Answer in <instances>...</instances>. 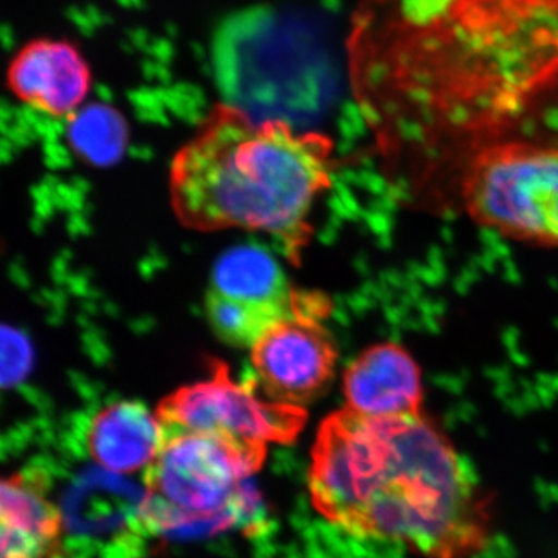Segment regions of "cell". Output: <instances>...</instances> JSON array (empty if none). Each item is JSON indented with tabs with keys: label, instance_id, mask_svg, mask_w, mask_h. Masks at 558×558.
<instances>
[{
	"label": "cell",
	"instance_id": "obj_1",
	"mask_svg": "<svg viewBox=\"0 0 558 558\" xmlns=\"http://www.w3.org/2000/svg\"><path fill=\"white\" fill-rule=\"evenodd\" d=\"M310 488L314 508L348 534L425 558L473 557L490 535L488 498L424 413L332 414L312 451Z\"/></svg>",
	"mask_w": 558,
	"mask_h": 558
},
{
	"label": "cell",
	"instance_id": "obj_2",
	"mask_svg": "<svg viewBox=\"0 0 558 558\" xmlns=\"http://www.w3.org/2000/svg\"><path fill=\"white\" fill-rule=\"evenodd\" d=\"M329 172L330 143L323 135L293 131L284 121L253 123L240 110L220 108L175 157L172 201L193 229L263 231L296 260Z\"/></svg>",
	"mask_w": 558,
	"mask_h": 558
},
{
	"label": "cell",
	"instance_id": "obj_3",
	"mask_svg": "<svg viewBox=\"0 0 558 558\" xmlns=\"http://www.w3.org/2000/svg\"><path fill=\"white\" fill-rule=\"evenodd\" d=\"M266 454L267 447L215 435L165 436L159 457L145 470L154 535L199 537L248 524L259 506L248 480Z\"/></svg>",
	"mask_w": 558,
	"mask_h": 558
},
{
	"label": "cell",
	"instance_id": "obj_4",
	"mask_svg": "<svg viewBox=\"0 0 558 558\" xmlns=\"http://www.w3.org/2000/svg\"><path fill=\"white\" fill-rule=\"evenodd\" d=\"M459 197L484 229L558 247V146L502 138L483 143L461 165Z\"/></svg>",
	"mask_w": 558,
	"mask_h": 558
},
{
	"label": "cell",
	"instance_id": "obj_5",
	"mask_svg": "<svg viewBox=\"0 0 558 558\" xmlns=\"http://www.w3.org/2000/svg\"><path fill=\"white\" fill-rule=\"evenodd\" d=\"M260 391L255 380H233L219 365L209 379L165 400L157 416L165 436L201 433L260 447L292 442L306 424V413Z\"/></svg>",
	"mask_w": 558,
	"mask_h": 558
},
{
	"label": "cell",
	"instance_id": "obj_6",
	"mask_svg": "<svg viewBox=\"0 0 558 558\" xmlns=\"http://www.w3.org/2000/svg\"><path fill=\"white\" fill-rule=\"evenodd\" d=\"M146 508L145 486L98 465L83 470L60 505L65 546L89 549L100 558H140L156 537Z\"/></svg>",
	"mask_w": 558,
	"mask_h": 558
},
{
	"label": "cell",
	"instance_id": "obj_7",
	"mask_svg": "<svg viewBox=\"0 0 558 558\" xmlns=\"http://www.w3.org/2000/svg\"><path fill=\"white\" fill-rule=\"evenodd\" d=\"M326 312L325 300L295 293L289 314L252 348L256 384L267 398L300 407L329 384L336 349L322 325Z\"/></svg>",
	"mask_w": 558,
	"mask_h": 558
},
{
	"label": "cell",
	"instance_id": "obj_8",
	"mask_svg": "<svg viewBox=\"0 0 558 558\" xmlns=\"http://www.w3.org/2000/svg\"><path fill=\"white\" fill-rule=\"evenodd\" d=\"M13 97L46 116L62 119L83 108L90 92L86 58L64 39L28 40L11 58L5 73Z\"/></svg>",
	"mask_w": 558,
	"mask_h": 558
},
{
	"label": "cell",
	"instance_id": "obj_9",
	"mask_svg": "<svg viewBox=\"0 0 558 558\" xmlns=\"http://www.w3.org/2000/svg\"><path fill=\"white\" fill-rule=\"evenodd\" d=\"M64 553V521L46 476L0 475V558H61Z\"/></svg>",
	"mask_w": 558,
	"mask_h": 558
},
{
	"label": "cell",
	"instance_id": "obj_10",
	"mask_svg": "<svg viewBox=\"0 0 558 558\" xmlns=\"http://www.w3.org/2000/svg\"><path fill=\"white\" fill-rule=\"evenodd\" d=\"M348 410L362 416L391 417L422 413L421 368L399 344L366 349L344 374Z\"/></svg>",
	"mask_w": 558,
	"mask_h": 558
},
{
	"label": "cell",
	"instance_id": "obj_11",
	"mask_svg": "<svg viewBox=\"0 0 558 558\" xmlns=\"http://www.w3.org/2000/svg\"><path fill=\"white\" fill-rule=\"evenodd\" d=\"M163 442L159 416L140 402L110 403L87 424V454L98 468L119 475L148 469Z\"/></svg>",
	"mask_w": 558,
	"mask_h": 558
},
{
	"label": "cell",
	"instance_id": "obj_12",
	"mask_svg": "<svg viewBox=\"0 0 558 558\" xmlns=\"http://www.w3.org/2000/svg\"><path fill=\"white\" fill-rule=\"evenodd\" d=\"M211 292L256 306L290 310L295 292L269 250L238 245L227 250L213 269Z\"/></svg>",
	"mask_w": 558,
	"mask_h": 558
},
{
	"label": "cell",
	"instance_id": "obj_13",
	"mask_svg": "<svg viewBox=\"0 0 558 558\" xmlns=\"http://www.w3.org/2000/svg\"><path fill=\"white\" fill-rule=\"evenodd\" d=\"M68 137L81 159L108 167L123 156L128 128L117 110L105 105H89L69 117Z\"/></svg>",
	"mask_w": 558,
	"mask_h": 558
},
{
	"label": "cell",
	"instance_id": "obj_14",
	"mask_svg": "<svg viewBox=\"0 0 558 558\" xmlns=\"http://www.w3.org/2000/svg\"><path fill=\"white\" fill-rule=\"evenodd\" d=\"M290 310L256 306L244 301L227 299L215 292L209 293L207 300V312L213 329L227 343L241 348L255 347L260 337L271 326L277 325L279 319L284 318Z\"/></svg>",
	"mask_w": 558,
	"mask_h": 558
},
{
	"label": "cell",
	"instance_id": "obj_15",
	"mask_svg": "<svg viewBox=\"0 0 558 558\" xmlns=\"http://www.w3.org/2000/svg\"><path fill=\"white\" fill-rule=\"evenodd\" d=\"M32 365V351L20 333L0 328V388L13 387L24 379Z\"/></svg>",
	"mask_w": 558,
	"mask_h": 558
}]
</instances>
